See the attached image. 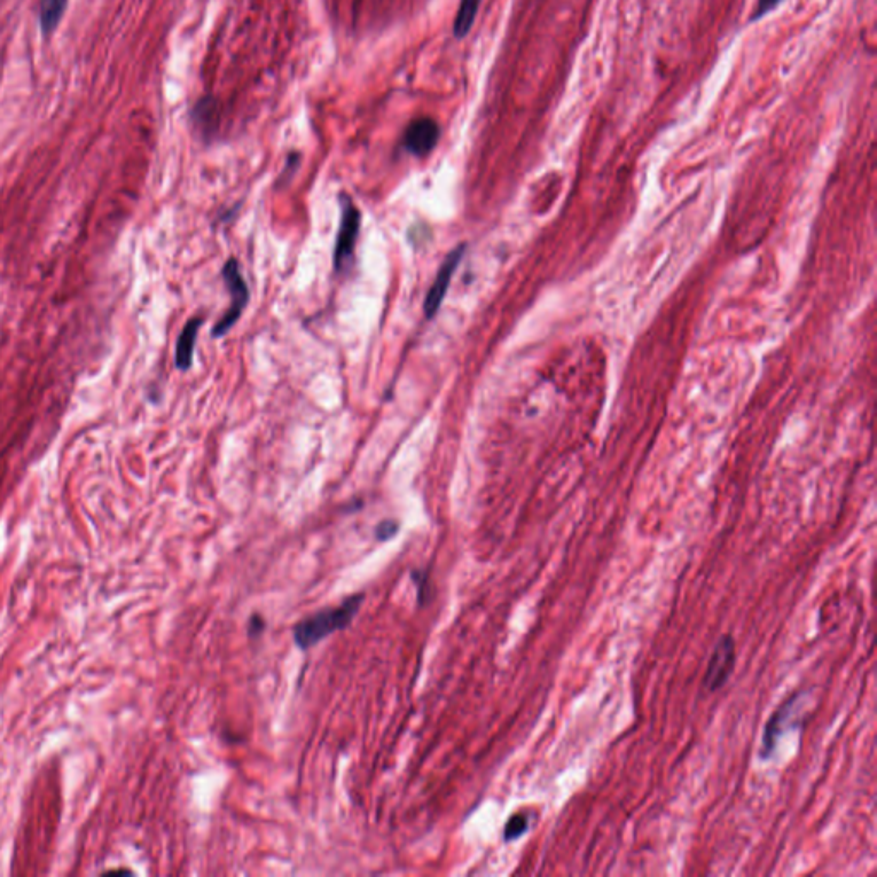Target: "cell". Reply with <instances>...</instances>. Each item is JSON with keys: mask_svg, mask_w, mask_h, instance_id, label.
Returning a JSON list of instances; mask_svg holds the SVG:
<instances>
[{"mask_svg": "<svg viewBox=\"0 0 877 877\" xmlns=\"http://www.w3.org/2000/svg\"><path fill=\"white\" fill-rule=\"evenodd\" d=\"M201 324H203V319H199V317L191 319L180 333L179 341H177V352H175V364L180 370L191 369L197 333H199Z\"/></svg>", "mask_w": 877, "mask_h": 877, "instance_id": "obj_8", "label": "cell"}, {"mask_svg": "<svg viewBox=\"0 0 877 877\" xmlns=\"http://www.w3.org/2000/svg\"><path fill=\"white\" fill-rule=\"evenodd\" d=\"M67 0H42L40 4V28L43 35H50L57 30L66 12Z\"/></svg>", "mask_w": 877, "mask_h": 877, "instance_id": "obj_10", "label": "cell"}, {"mask_svg": "<svg viewBox=\"0 0 877 877\" xmlns=\"http://www.w3.org/2000/svg\"><path fill=\"white\" fill-rule=\"evenodd\" d=\"M364 595L358 593L347 598L340 607H329L317 614L309 615L304 621H300L293 627V638L300 648H312L321 639L328 638L329 634L345 629L353 621L360 605L364 602Z\"/></svg>", "mask_w": 877, "mask_h": 877, "instance_id": "obj_1", "label": "cell"}, {"mask_svg": "<svg viewBox=\"0 0 877 877\" xmlns=\"http://www.w3.org/2000/svg\"><path fill=\"white\" fill-rule=\"evenodd\" d=\"M441 136V129L437 126L436 120L429 117H420L410 122V126L406 127L405 136H403V148L406 153L424 158L436 148Z\"/></svg>", "mask_w": 877, "mask_h": 877, "instance_id": "obj_6", "label": "cell"}, {"mask_svg": "<svg viewBox=\"0 0 877 877\" xmlns=\"http://www.w3.org/2000/svg\"><path fill=\"white\" fill-rule=\"evenodd\" d=\"M400 525L396 523V521L384 520L381 525L376 528V537L377 540H381V542H386L389 538L394 537L396 535V531H398Z\"/></svg>", "mask_w": 877, "mask_h": 877, "instance_id": "obj_14", "label": "cell"}, {"mask_svg": "<svg viewBox=\"0 0 877 877\" xmlns=\"http://www.w3.org/2000/svg\"><path fill=\"white\" fill-rule=\"evenodd\" d=\"M800 694H794L780 704V708L773 713L770 722L766 723L764 728L763 742H761V758H770L771 752L775 749L776 742L780 739V735L785 732L788 716L794 713L795 708L799 706Z\"/></svg>", "mask_w": 877, "mask_h": 877, "instance_id": "obj_7", "label": "cell"}, {"mask_svg": "<svg viewBox=\"0 0 877 877\" xmlns=\"http://www.w3.org/2000/svg\"><path fill=\"white\" fill-rule=\"evenodd\" d=\"M264 627H266V622H264L263 617L261 615H252L251 622H249V634L251 636H259V634L263 633Z\"/></svg>", "mask_w": 877, "mask_h": 877, "instance_id": "obj_15", "label": "cell"}, {"mask_svg": "<svg viewBox=\"0 0 877 877\" xmlns=\"http://www.w3.org/2000/svg\"><path fill=\"white\" fill-rule=\"evenodd\" d=\"M466 245H458L454 251L449 252V256L444 259L441 268L437 271L436 280L432 283L425 299L424 311L427 319H432L441 309L442 300L448 293L449 285L453 280L454 271L460 266L463 254H465Z\"/></svg>", "mask_w": 877, "mask_h": 877, "instance_id": "obj_5", "label": "cell"}, {"mask_svg": "<svg viewBox=\"0 0 877 877\" xmlns=\"http://www.w3.org/2000/svg\"><path fill=\"white\" fill-rule=\"evenodd\" d=\"M480 4H482V0H461L460 9H458L453 24V33L458 40L465 38L472 31Z\"/></svg>", "mask_w": 877, "mask_h": 877, "instance_id": "obj_9", "label": "cell"}, {"mask_svg": "<svg viewBox=\"0 0 877 877\" xmlns=\"http://www.w3.org/2000/svg\"><path fill=\"white\" fill-rule=\"evenodd\" d=\"M735 667V641L732 636H722L716 641L713 653H711L708 669L704 674V687L708 691H718L725 686L730 679Z\"/></svg>", "mask_w": 877, "mask_h": 877, "instance_id": "obj_3", "label": "cell"}, {"mask_svg": "<svg viewBox=\"0 0 877 877\" xmlns=\"http://www.w3.org/2000/svg\"><path fill=\"white\" fill-rule=\"evenodd\" d=\"M223 278H225L228 292L232 295V305H230V309L225 312V316L221 317L220 321L216 323L215 329H213V335L216 338L227 335L228 331L239 321L242 312H244L245 305L249 302V288H247V283H245L244 276H242L239 263L235 259H228L225 266H223Z\"/></svg>", "mask_w": 877, "mask_h": 877, "instance_id": "obj_2", "label": "cell"}, {"mask_svg": "<svg viewBox=\"0 0 877 877\" xmlns=\"http://www.w3.org/2000/svg\"><path fill=\"white\" fill-rule=\"evenodd\" d=\"M192 120H194V126L201 131L203 136L213 134V131L216 129L215 100L213 98L199 100L194 110H192Z\"/></svg>", "mask_w": 877, "mask_h": 877, "instance_id": "obj_11", "label": "cell"}, {"mask_svg": "<svg viewBox=\"0 0 877 877\" xmlns=\"http://www.w3.org/2000/svg\"><path fill=\"white\" fill-rule=\"evenodd\" d=\"M528 828H530V823H528V816H526L525 812L514 814V816L509 818L508 824H506V828H504V838H506V842L518 840L520 836L525 835Z\"/></svg>", "mask_w": 877, "mask_h": 877, "instance_id": "obj_12", "label": "cell"}, {"mask_svg": "<svg viewBox=\"0 0 877 877\" xmlns=\"http://www.w3.org/2000/svg\"><path fill=\"white\" fill-rule=\"evenodd\" d=\"M783 0H758V4L752 11L751 21H759L764 16H768L770 12L775 11L776 7L782 4Z\"/></svg>", "mask_w": 877, "mask_h": 877, "instance_id": "obj_13", "label": "cell"}, {"mask_svg": "<svg viewBox=\"0 0 877 877\" xmlns=\"http://www.w3.org/2000/svg\"><path fill=\"white\" fill-rule=\"evenodd\" d=\"M360 211L353 204L352 199H343V215H341L340 230L336 237L335 245V269H345L348 261L352 259L355 244H357L358 230H360Z\"/></svg>", "mask_w": 877, "mask_h": 877, "instance_id": "obj_4", "label": "cell"}]
</instances>
